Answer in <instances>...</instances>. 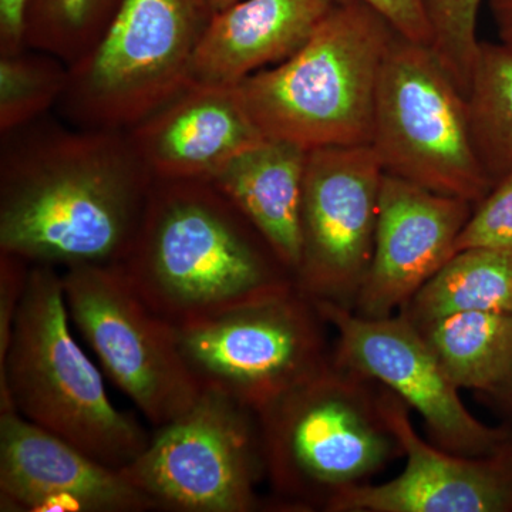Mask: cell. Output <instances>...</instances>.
Listing matches in <instances>:
<instances>
[{
    "label": "cell",
    "instance_id": "4fadbf2b",
    "mask_svg": "<svg viewBox=\"0 0 512 512\" xmlns=\"http://www.w3.org/2000/svg\"><path fill=\"white\" fill-rule=\"evenodd\" d=\"M383 406L402 444L406 467L386 483L346 490L328 511L512 512V439L485 456H460L421 439L409 406L386 387Z\"/></svg>",
    "mask_w": 512,
    "mask_h": 512
},
{
    "label": "cell",
    "instance_id": "f546056e",
    "mask_svg": "<svg viewBox=\"0 0 512 512\" xmlns=\"http://www.w3.org/2000/svg\"><path fill=\"white\" fill-rule=\"evenodd\" d=\"M490 397L505 413L510 414L512 417V367L507 379L504 380V383L493 394H490Z\"/></svg>",
    "mask_w": 512,
    "mask_h": 512
},
{
    "label": "cell",
    "instance_id": "277c9868",
    "mask_svg": "<svg viewBox=\"0 0 512 512\" xmlns=\"http://www.w3.org/2000/svg\"><path fill=\"white\" fill-rule=\"evenodd\" d=\"M396 30L359 0H338L285 62L238 84L265 138L313 150L370 146L377 82Z\"/></svg>",
    "mask_w": 512,
    "mask_h": 512
},
{
    "label": "cell",
    "instance_id": "e0dca14e",
    "mask_svg": "<svg viewBox=\"0 0 512 512\" xmlns=\"http://www.w3.org/2000/svg\"><path fill=\"white\" fill-rule=\"evenodd\" d=\"M338 0H241L212 16L195 52L191 83L238 86L295 55Z\"/></svg>",
    "mask_w": 512,
    "mask_h": 512
},
{
    "label": "cell",
    "instance_id": "603a6c76",
    "mask_svg": "<svg viewBox=\"0 0 512 512\" xmlns=\"http://www.w3.org/2000/svg\"><path fill=\"white\" fill-rule=\"evenodd\" d=\"M69 67L52 55L25 49L0 55V133L10 136L59 104Z\"/></svg>",
    "mask_w": 512,
    "mask_h": 512
},
{
    "label": "cell",
    "instance_id": "3957f363",
    "mask_svg": "<svg viewBox=\"0 0 512 512\" xmlns=\"http://www.w3.org/2000/svg\"><path fill=\"white\" fill-rule=\"evenodd\" d=\"M265 478L289 510L328 511L350 488L404 457L383 386L335 359L255 412Z\"/></svg>",
    "mask_w": 512,
    "mask_h": 512
},
{
    "label": "cell",
    "instance_id": "4dcf8cb0",
    "mask_svg": "<svg viewBox=\"0 0 512 512\" xmlns=\"http://www.w3.org/2000/svg\"><path fill=\"white\" fill-rule=\"evenodd\" d=\"M238 2H241V0H201L202 6L210 13L211 18L231 8V6L237 5Z\"/></svg>",
    "mask_w": 512,
    "mask_h": 512
},
{
    "label": "cell",
    "instance_id": "7a4b0ae2",
    "mask_svg": "<svg viewBox=\"0 0 512 512\" xmlns=\"http://www.w3.org/2000/svg\"><path fill=\"white\" fill-rule=\"evenodd\" d=\"M119 266L140 298L173 326L296 285L258 229L210 181L154 180L137 237Z\"/></svg>",
    "mask_w": 512,
    "mask_h": 512
},
{
    "label": "cell",
    "instance_id": "d6986e66",
    "mask_svg": "<svg viewBox=\"0 0 512 512\" xmlns=\"http://www.w3.org/2000/svg\"><path fill=\"white\" fill-rule=\"evenodd\" d=\"M414 326L458 389L490 396L507 379L512 367V313L454 312Z\"/></svg>",
    "mask_w": 512,
    "mask_h": 512
},
{
    "label": "cell",
    "instance_id": "2e32d148",
    "mask_svg": "<svg viewBox=\"0 0 512 512\" xmlns=\"http://www.w3.org/2000/svg\"><path fill=\"white\" fill-rule=\"evenodd\" d=\"M154 180L210 181L242 151L265 140L237 87L190 83L127 130Z\"/></svg>",
    "mask_w": 512,
    "mask_h": 512
},
{
    "label": "cell",
    "instance_id": "30bf717a",
    "mask_svg": "<svg viewBox=\"0 0 512 512\" xmlns=\"http://www.w3.org/2000/svg\"><path fill=\"white\" fill-rule=\"evenodd\" d=\"M62 285L70 322L151 426L190 409L202 389L185 365L174 326L140 298L119 265L63 269Z\"/></svg>",
    "mask_w": 512,
    "mask_h": 512
},
{
    "label": "cell",
    "instance_id": "8fae6325",
    "mask_svg": "<svg viewBox=\"0 0 512 512\" xmlns=\"http://www.w3.org/2000/svg\"><path fill=\"white\" fill-rule=\"evenodd\" d=\"M384 171L372 146L308 151L298 288L352 311L372 262Z\"/></svg>",
    "mask_w": 512,
    "mask_h": 512
},
{
    "label": "cell",
    "instance_id": "f1b7e54d",
    "mask_svg": "<svg viewBox=\"0 0 512 512\" xmlns=\"http://www.w3.org/2000/svg\"><path fill=\"white\" fill-rule=\"evenodd\" d=\"M500 45L512 52V0H490Z\"/></svg>",
    "mask_w": 512,
    "mask_h": 512
},
{
    "label": "cell",
    "instance_id": "cb8c5ba5",
    "mask_svg": "<svg viewBox=\"0 0 512 512\" xmlns=\"http://www.w3.org/2000/svg\"><path fill=\"white\" fill-rule=\"evenodd\" d=\"M480 5L481 0H426L430 49L466 96L470 93L480 49L477 40Z\"/></svg>",
    "mask_w": 512,
    "mask_h": 512
},
{
    "label": "cell",
    "instance_id": "7402d4cb",
    "mask_svg": "<svg viewBox=\"0 0 512 512\" xmlns=\"http://www.w3.org/2000/svg\"><path fill=\"white\" fill-rule=\"evenodd\" d=\"M121 5L123 0H28L25 47L72 67L99 45Z\"/></svg>",
    "mask_w": 512,
    "mask_h": 512
},
{
    "label": "cell",
    "instance_id": "ac0fdd59",
    "mask_svg": "<svg viewBox=\"0 0 512 512\" xmlns=\"http://www.w3.org/2000/svg\"><path fill=\"white\" fill-rule=\"evenodd\" d=\"M308 150L265 138L242 151L211 178L258 229L286 268L301 262V205Z\"/></svg>",
    "mask_w": 512,
    "mask_h": 512
},
{
    "label": "cell",
    "instance_id": "4316f807",
    "mask_svg": "<svg viewBox=\"0 0 512 512\" xmlns=\"http://www.w3.org/2000/svg\"><path fill=\"white\" fill-rule=\"evenodd\" d=\"M377 10L399 35L430 46L431 30L426 0H359Z\"/></svg>",
    "mask_w": 512,
    "mask_h": 512
},
{
    "label": "cell",
    "instance_id": "52a82bcc",
    "mask_svg": "<svg viewBox=\"0 0 512 512\" xmlns=\"http://www.w3.org/2000/svg\"><path fill=\"white\" fill-rule=\"evenodd\" d=\"M370 146L386 173L431 191L477 205L493 190L474 143L466 94L430 46L399 33L380 70Z\"/></svg>",
    "mask_w": 512,
    "mask_h": 512
},
{
    "label": "cell",
    "instance_id": "44dd1931",
    "mask_svg": "<svg viewBox=\"0 0 512 512\" xmlns=\"http://www.w3.org/2000/svg\"><path fill=\"white\" fill-rule=\"evenodd\" d=\"M474 143L494 185L512 170V52L480 42L470 93Z\"/></svg>",
    "mask_w": 512,
    "mask_h": 512
},
{
    "label": "cell",
    "instance_id": "5bb4252c",
    "mask_svg": "<svg viewBox=\"0 0 512 512\" xmlns=\"http://www.w3.org/2000/svg\"><path fill=\"white\" fill-rule=\"evenodd\" d=\"M473 202L384 174L375 249L352 311L382 319L402 311L447 264Z\"/></svg>",
    "mask_w": 512,
    "mask_h": 512
},
{
    "label": "cell",
    "instance_id": "83f0119b",
    "mask_svg": "<svg viewBox=\"0 0 512 512\" xmlns=\"http://www.w3.org/2000/svg\"><path fill=\"white\" fill-rule=\"evenodd\" d=\"M28 0H0V55L25 49Z\"/></svg>",
    "mask_w": 512,
    "mask_h": 512
},
{
    "label": "cell",
    "instance_id": "9a60e30c",
    "mask_svg": "<svg viewBox=\"0 0 512 512\" xmlns=\"http://www.w3.org/2000/svg\"><path fill=\"white\" fill-rule=\"evenodd\" d=\"M156 504L124 476L30 423L0 412V511L146 512Z\"/></svg>",
    "mask_w": 512,
    "mask_h": 512
},
{
    "label": "cell",
    "instance_id": "d4e9b609",
    "mask_svg": "<svg viewBox=\"0 0 512 512\" xmlns=\"http://www.w3.org/2000/svg\"><path fill=\"white\" fill-rule=\"evenodd\" d=\"M471 248L512 251V170L478 202L457 239L454 254Z\"/></svg>",
    "mask_w": 512,
    "mask_h": 512
},
{
    "label": "cell",
    "instance_id": "9c48e42d",
    "mask_svg": "<svg viewBox=\"0 0 512 512\" xmlns=\"http://www.w3.org/2000/svg\"><path fill=\"white\" fill-rule=\"evenodd\" d=\"M121 471L157 510H258L265 463L256 414L227 394L202 389L190 409L158 427Z\"/></svg>",
    "mask_w": 512,
    "mask_h": 512
},
{
    "label": "cell",
    "instance_id": "7c38bea8",
    "mask_svg": "<svg viewBox=\"0 0 512 512\" xmlns=\"http://www.w3.org/2000/svg\"><path fill=\"white\" fill-rule=\"evenodd\" d=\"M313 302L335 329V362L382 384L416 410L434 446L477 457L512 439L510 426H488L467 409L460 389L406 315L372 319L336 303Z\"/></svg>",
    "mask_w": 512,
    "mask_h": 512
},
{
    "label": "cell",
    "instance_id": "5b68a950",
    "mask_svg": "<svg viewBox=\"0 0 512 512\" xmlns=\"http://www.w3.org/2000/svg\"><path fill=\"white\" fill-rule=\"evenodd\" d=\"M16 410L30 423L100 463L123 468L150 436L111 402L101 373L74 339L55 266L30 265L28 285L0 360V412Z\"/></svg>",
    "mask_w": 512,
    "mask_h": 512
},
{
    "label": "cell",
    "instance_id": "ffe728a7",
    "mask_svg": "<svg viewBox=\"0 0 512 512\" xmlns=\"http://www.w3.org/2000/svg\"><path fill=\"white\" fill-rule=\"evenodd\" d=\"M464 311L512 313V251L457 252L400 313L419 325Z\"/></svg>",
    "mask_w": 512,
    "mask_h": 512
},
{
    "label": "cell",
    "instance_id": "6da1fadb",
    "mask_svg": "<svg viewBox=\"0 0 512 512\" xmlns=\"http://www.w3.org/2000/svg\"><path fill=\"white\" fill-rule=\"evenodd\" d=\"M3 138L0 252L30 265H119L154 177L127 131L39 127Z\"/></svg>",
    "mask_w": 512,
    "mask_h": 512
},
{
    "label": "cell",
    "instance_id": "ba28073f",
    "mask_svg": "<svg viewBox=\"0 0 512 512\" xmlns=\"http://www.w3.org/2000/svg\"><path fill=\"white\" fill-rule=\"evenodd\" d=\"M326 326L315 302L295 285L174 329L201 389L218 390L258 412L332 360Z\"/></svg>",
    "mask_w": 512,
    "mask_h": 512
},
{
    "label": "cell",
    "instance_id": "8992f818",
    "mask_svg": "<svg viewBox=\"0 0 512 512\" xmlns=\"http://www.w3.org/2000/svg\"><path fill=\"white\" fill-rule=\"evenodd\" d=\"M210 20L201 0H123L99 45L69 67L60 114L79 128L137 126L191 83Z\"/></svg>",
    "mask_w": 512,
    "mask_h": 512
},
{
    "label": "cell",
    "instance_id": "484cf974",
    "mask_svg": "<svg viewBox=\"0 0 512 512\" xmlns=\"http://www.w3.org/2000/svg\"><path fill=\"white\" fill-rule=\"evenodd\" d=\"M29 272L30 264L25 259L0 252V360L8 352Z\"/></svg>",
    "mask_w": 512,
    "mask_h": 512
}]
</instances>
